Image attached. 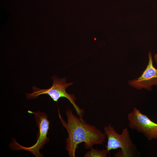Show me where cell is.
Returning <instances> with one entry per match:
<instances>
[{
  "instance_id": "6da1fadb",
  "label": "cell",
  "mask_w": 157,
  "mask_h": 157,
  "mask_svg": "<svg viewBox=\"0 0 157 157\" xmlns=\"http://www.w3.org/2000/svg\"><path fill=\"white\" fill-rule=\"evenodd\" d=\"M66 123L59 115L63 126L66 129L68 134L66 139V149L70 157H75L78 145L84 143L86 149H91L96 144H102L106 135L96 126L87 123L79 117L74 115L71 110L66 111Z\"/></svg>"
},
{
  "instance_id": "7a4b0ae2",
  "label": "cell",
  "mask_w": 157,
  "mask_h": 157,
  "mask_svg": "<svg viewBox=\"0 0 157 157\" xmlns=\"http://www.w3.org/2000/svg\"><path fill=\"white\" fill-rule=\"evenodd\" d=\"M104 130L108 139L106 149L108 153L111 150L120 148L121 151L115 154V156L132 157L136 155L138 151L127 128L123 129L121 134L118 133L110 124L105 126Z\"/></svg>"
},
{
  "instance_id": "3957f363",
  "label": "cell",
  "mask_w": 157,
  "mask_h": 157,
  "mask_svg": "<svg viewBox=\"0 0 157 157\" xmlns=\"http://www.w3.org/2000/svg\"><path fill=\"white\" fill-rule=\"evenodd\" d=\"M53 83L52 86L47 89H41L34 86L32 89L33 92L31 93H26L27 98L32 99L37 97L42 94H46L49 95L55 101L57 102L62 97L67 98L72 104L79 117L83 119L84 111L80 109L76 104V98L73 94L67 93L66 89L72 85L73 83H66V78H59L56 76L52 77Z\"/></svg>"
},
{
  "instance_id": "277c9868",
  "label": "cell",
  "mask_w": 157,
  "mask_h": 157,
  "mask_svg": "<svg viewBox=\"0 0 157 157\" xmlns=\"http://www.w3.org/2000/svg\"><path fill=\"white\" fill-rule=\"evenodd\" d=\"M28 112L35 115V117L38 128L37 141L33 145L29 147L22 146L15 139L10 145V147L14 150H22L29 151L37 157L43 156L40 153V150L43 148L44 144L49 141L47 135L49 129V122L47 115L44 112L38 111L33 112L28 110Z\"/></svg>"
},
{
  "instance_id": "5b68a950",
  "label": "cell",
  "mask_w": 157,
  "mask_h": 157,
  "mask_svg": "<svg viewBox=\"0 0 157 157\" xmlns=\"http://www.w3.org/2000/svg\"><path fill=\"white\" fill-rule=\"evenodd\" d=\"M128 126L142 133L148 140L157 139V123L152 121L146 115L134 107L127 115Z\"/></svg>"
},
{
  "instance_id": "8992f818",
  "label": "cell",
  "mask_w": 157,
  "mask_h": 157,
  "mask_svg": "<svg viewBox=\"0 0 157 157\" xmlns=\"http://www.w3.org/2000/svg\"><path fill=\"white\" fill-rule=\"evenodd\" d=\"M148 63L144 70L139 77L129 81V85L140 90L145 89L151 91L154 85L157 86V69L154 67L151 53L148 54Z\"/></svg>"
},
{
  "instance_id": "52a82bcc",
  "label": "cell",
  "mask_w": 157,
  "mask_h": 157,
  "mask_svg": "<svg viewBox=\"0 0 157 157\" xmlns=\"http://www.w3.org/2000/svg\"><path fill=\"white\" fill-rule=\"evenodd\" d=\"M108 153L107 150H101L95 149L92 147L90 150L85 154V157H106Z\"/></svg>"
},
{
  "instance_id": "ba28073f",
  "label": "cell",
  "mask_w": 157,
  "mask_h": 157,
  "mask_svg": "<svg viewBox=\"0 0 157 157\" xmlns=\"http://www.w3.org/2000/svg\"><path fill=\"white\" fill-rule=\"evenodd\" d=\"M154 59L157 65V53L154 55Z\"/></svg>"
}]
</instances>
